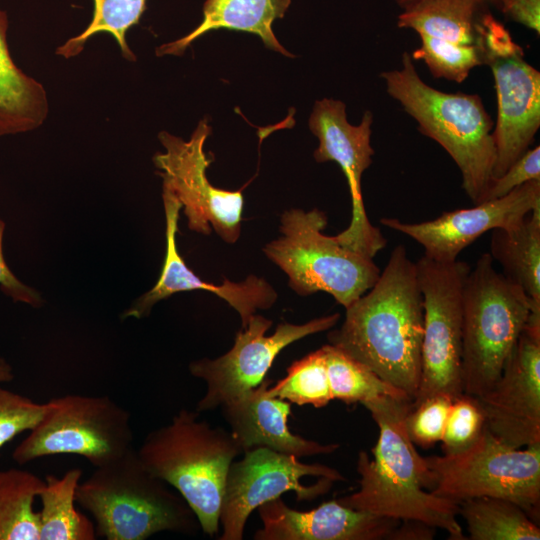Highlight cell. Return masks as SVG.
Instances as JSON below:
<instances>
[{
    "mask_svg": "<svg viewBox=\"0 0 540 540\" xmlns=\"http://www.w3.org/2000/svg\"><path fill=\"white\" fill-rule=\"evenodd\" d=\"M329 344L413 401L421 374L424 310L416 264L397 245L375 284L345 308Z\"/></svg>",
    "mask_w": 540,
    "mask_h": 540,
    "instance_id": "6da1fadb",
    "label": "cell"
},
{
    "mask_svg": "<svg viewBox=\"0 0 540 540\" xmlns=\"http://www.w3.org/2000/svg\"><path fill=\"white\" fill-rule=\"evenodd\" d=\"M411 403V399L392 396L363 403L379 428L374 460L364 451L359 453V490L337 501L399 521L422 522L445 530L449 539L465 540L457 520L459 504L431 492V473L406 432L404 421Z\"/></svg>",
    "mask_w": 540,
    "mask_h": 540,
    "instance_id": "7a4b0ae2",
    "label": "cell"
},
{
    "mask_svg": "<svg viewBox=\"0 0 540 540\" xmlns=\"http://www.w3.org/2000/svg\"><path fill=\"white\" fill-rule=\"evenodd\" d=\"M387 93L418 123V130L451 156L462 176V188L473 204L482 201L492 178L496 150L493 121L477 94L435 89L419 76L411 55L402 68L381 73Z\"/></svg>",
    "mask_w": 540,
    "mask_h": 540,
    "instance_id": "3957f363",
    "label": "cell"
},
{
    "mask_svg": "<svg viewBox=\"0 0 540 540\" xmlns=\"http://www.w3.org/2000/svg\"><path fill=\"white\" fill-rule=\"evenodd\" d=\"M137 452L148 471L182 496L203 532L215 536L228 469L243 453L232 433L181 409L149 432Z\"/></svg>",
    "mask_w": 540,
    "mask_h": 540,
    "instance_id": "277c9868",
    "label": "cell"
},
{
    "mask_svg": "<svg viewBox=\"0 0 540 540\" xmlns=\"http://www.w3.org/2000/svg\"><path fill=\"white\" fill-rule=\"evenodd\" d=\"M167 485L132 447L80 481L76 501L92 516L96 536L106 540H145L163 531L195 534V514Z\"/></svg>",
    "mask_w": 540,
    "mask_h": 540,
    "instance_id": "5b68a950",
    "label": "cell"
},
{
    "mask_svg": "<svg viewBox=\"0 0 540 540\" xmlns=\"http://www.w3.org/2000/svg\"><path fill=\"white\" fill-rule=\"evenodd\" d=\"M531 313L540 315L522 288L495 270L490 253H483L463 288V393L477 397L492 387Z\"/></svg>",
    "mask_w": 540,
    "mask_h": 540,
    "instance_id": "8992f818",
    "label": "cell"
},
{
    "mask_svg": "<svg viewBox=\"0 0 540 540\" xmlns=\"http://www.w3.org/2000/svg\"><path fill=\"white\" fill-rule=\"evenodd\" d=\"M327 223L326 213L317 208L285 211L282 236L263 251L288 276L298 295L326 292L346 308L375 284L381 271L373 259L323 234Z\"/></svg>",
    "mask_w": 540,
    "mask_h": 540,
    "instance_id": "52a82bcc",
    "label": "cell"
},
{
    "mask_svg": "<svg viewBox=\"0 0 540 540\" xmlns=\"http://www.w3.org/2000/svg\"><path fill=\"white\" fill-rule=\"evenodd\" d=\"M437 496L456 503L493 497L509 500L539 522L540 443L512 448L484 429L468 449L424 457Z\"/></svg>",
    "mask_w": 540,
    "mask_h": 540,
    "instance_id": "ba28073f",
    "label": "cell"
},
{
    "mask_svg": "<svg viewBox=\"0 0 540 540\" xmlns=\"http://www.w3.org/2000/svg\"><path fill=\"white\" fill-rule=\"evenodd\" d=\"M47 405L42 420L12 453L19 465L69 454L87 459L96 468L133 447L131 415L109 396L69 394L52 398Z\"/></svg>",
    "mask_w": 540,
    "mask_h": 540,
    "instance_id": "9c48e42d",
    "label": "cell"
},
{
    "mask_svg": "<svg viewBox=\"0 0 540 540\" xmlns=\"http://www.w3.org/2000/svg\"><path fill=\"white\" fill-rule=\"evenodd\" d=\"M416 269L424 325L420 381L412 404L444 394L454 399L462 386V296L470 271L466 262H439L423 255Z\"/></svg>",
    "mask_w": 540,
    "mask_h": 540,
    "instance_id": "30bf717a",
    "label": "cell"
},
{
    "mask_svg": "<svg viewBox=\"0 0 540 540\" xmlns=\"http://www.w3.org/2000/svg\"><path fill=\"white\" fill-rule=\"evenodd\" d=\"M243 453L228 469L219 515L220 540H241L251 512L285 492H295L298 501L312 500L328 492L333 482L346 481L336 469L303 463L267 447Z\"/></svg>",
    "mask_w": 540,
    "mask_h": 540,
    "instance_id": "8fae6325",
    "label": "cell"
},
{
    "mask_svg": "<svg viewBox=\"0 0 540 540\" xmlns=\"http://www.w3.org/2000/svg\"><path fill=\"white\" fill-rule=\"evenodd\" d=\"M211 131L203 118L189 140L160 132L165 151L156 153L153 162L163 190L181 203L190 230L208 235L212 227L222 240L235 243L241 233L244 199L241 190L216 188L207 178L214 157H208L204 145Z\"/></svg>",
    "mask_w": 540,
    "mask_h": 540,
    "instance_id": "7c38bea8",
    "label": "cell"
},
{
    "mask_svg": "<svg viewBox=\"0 0 540 540\" xmlns=\"http://www.w3.org/2000/svg\"><path fill=\"white\" fill-rule=\"evenodd\" d=\"M485 65L491 68L497 98L492 131L496 150L493 178L522 156L540 127V72L490 13L483 17ZM492 178V179H493Z\"/></svg>",
    "mask_w": 540,
    "mask_h": 540,
    "instance_id": "4fadbf2b",
    "label": "cell"
},
{
    "mask_svg": "<svg viewBox=\"0 0 540 540\" xmlns=\"http://www.w3.org/2000/svg\"><path fill=\"white\" fill-rule=\"evenodd\" d=\"M340 314L312 319L304 324L280 323L267 336L272 321L252 315L246 326L237 332L232 348L215 358H202L189 364V372L206 384V391L198 401L196 411L219 408L257 387L271 368L276 356L291 343L306 336L326 331L339 321Z\"/></svg>",
    "mask_w": 540,
    "mask_h": 540,
    "instance_id": "5bb4252c",
    "label": "cell"
},
{
    "mask_svg": "<svg viewBox=\"0 0 540 540\" xmlns=\"http://www.w3.org/2000/svg\"><path fill=\"white\" fill-rule=\"evenodd\" d=\"M372 123L373 115L366 111L360 124H350L345 104L328 98L315 102L309 118V128L319 141L314 151L315 160L318 163L336 162L347 180L351 196L350 224L335 238L346 248L371 259L387 244L383 234L367 216L361 188L362 175L371 165L374 155Z\"/></svg>",
    "mask_w": 540,
    "mask_h": 540,
    "instance_id": "9a60e30c",
    "label": "cell"
},
{
    "mask_svg": "<svg viewBox=\"0 0 540 540\" xmlns=\"http://www.w3.org/2000/svg\"><path fill=\"white\" fill-rule=\"evenodd\" d=\"M476 398L500 441L516 449L540 443V317L530 315L500 377Z\"/></svg>",
    "mask_w": 540,
    "mask_h": 540,
    "instance_id": "2e32d148",
    "label": "cell"
},
{
    "mask_svg": "<svg viewBox=\"0 0 540 540\" xmlns=\"http://www.w3.org/2000/svg\"><path fill=\"white\" fill-rule=\"evenodd\" d=\"M538 209L540 181L532 180L503 197L474 204L471 208L444 212L430 221L408 223L382 218L380 222L418 242L425 256L439 262H453L484 233L497 228H514Z\"/></svg>",
    "mask_w": 540,
    "mask_h": 540,
    "instance_id": "e0dca14e",
    "label": "cell"
},
{
    "mask_svg": "<svg viewBox=\"0 0 540 540\" xmlns=\"http://www.w3.org/2000/svg\"><path fill=\"white\" fill-rule=\"evenodd\" d=\"M162 198L166 218V254L161 274L156 284L123 312L122 319L146 317L159 301L178 292L192 290L209 291L225 300L239 314L242 328L257 310H266L275 304L278 295L274 288L265 279L255 275L241 282L224 278L221 285L206 282L197 276L177 250L176 233L182 205L166 191L162 192Z\"/></svg>",
    "mask_w": 540,
    "mask_h": 540,
    "instance_id": "ac0fdd59",
    "label": "cell"
},
{
    "mask_svg": "<svg viewBox=\"0 0 540 540\" xmlns=\"http://www.w3.org/2000/svg\"><path fill=\"white\" fill-rule=\"evenodd\" d=\"M258 513L262 528L255 540H392L401 522L346 507L337 499L298 511L279 497L260 505Z\"/></svg>",
    "mask_w": 540,
    "mask_h": 540,
    "instance_id": "d6986e66",
    "label": "cell"
},
{
    "mask_svg": "<svg viewBox=\"0 0 540 540\" xmlns=\"http://www.w3.org/2000/svg\"><path fill=\"white\" fill-rule=\"evenodd\" d=\"M271 380L223 403L221 414L230 432L245 452L263 446L298 458L330 454L338 444H321L292 433L288 427L290 402L267 394Z\"/></svg>",
    "mask_w": 540,
    "mask_h": 540,
    "instance_id": "ffe728a7",
    "label": "cell"
},
{
    "mask_svg": "<svg viewBox=\"0 0 540 540\" xmlns=\"http://www.w3.org/2000/svg\"><path fill=\"white\" fill-rule=\"evenodd\" d=\"M291 0H206L203 18L187 35L156 49L157 56L182 55L193 41L212 30L228 29L257 35L269 49L294 57L278 41L273 22L284 17Z\"/></svg>",
    "mask_w": 540,
    "mask_h": 540,
    "instance_id": "44dd1931",
    "label": "cell"
},
{
    "mask_svg": "<svg viewBox=\"0 0 540 540\" xmlns=\"http://www.w3.org/2000/svg\"><path fill=\"white\" fill-rule=\"evenodd\" d=\"M8 17L0 8V136L30 132L49 111L44 86L13 61L7 42Z\"/></svg>",
    "mask_w": 540,
    "mask_h": 540,
    "instance_id": "7402d4cb",
    "label": "cell"
},
{
    "mask_svg": "<svg viewBox=\"0 0 540 540\" xmlns=\"http://www.w3.org/2000/svg\"><path fill=\"white\" fill-rule=\"evenodd\" d=\"M482 0H412L402 6L399 28L460 45L483 44Z\"/></svg>",
    "mask_w": 540,
    "mask_h": 540,
    "instance_id": "603a6c76",
    "label": "cell"
},
{
    "mask_svg": "<svg viewBox=\"0 0 540 540\" xmlns=\"http://www.w3.org/2000/svg\"><path fill=\"white\" fill-rule=\"evenodd\" d=\"M490 255L540 312V209L514 228L492 230Z\"/></svg>",
    "mask_w": 540,
    "mask_h": 540,
    "instance_id": "cb8c5ba5",
    "label": "cell"
},
{
    "mask_svg": "<svg viewBox=\"0 0 540 540\" xmlns=\"http://www.w3.org/2000/svg\"><path fill=\"white\" fill-rule=\"evenodd\" d=\"M82 470L74 468L61 477L47 475L39 495V540H94L95 525L76 508V490Z\"/></svg>",
    "mask_w": 540,
    "mask_h": 540,
    "instance_id": "d4e9b609",
    "label": "cell"
},
{
    "mask_svg": "<svg viewBox=\"0 0 540 540\" xmlns=\"http://www.w3.org/2000/svg\"><path fill=\"white\" fill-rule=\"evenodd\" d=\"M458 514L471 540H539L540 528L517 504L501 498L461 501Z\"/></svg>",
    "mask_w": 540,
    "mask_h": 540,
    "instance_id": "484cf974",
    "label": "cell"
},
{
    "mask_svg": "<svg viewBox=\"0 0 540 540\" xmlns=\"http://www.w3.org/2000/svg\"><path fill=\"white\" fill-rule=\"evenodd\" d=\"M45 479L17 468L0 470V540H39L34 502Z\"/></svg>",
    "mask_w": 540,
    "mask_h": 540,
    "instance_id": "4316f807",
    "label": "cell"
},
{
    "mask_svg": "<svg viewBox=\"0 0 540 540\" xmlns=\"http://www.w3.org/2000/svg\"><path fill=\"white\" fill-rule=\"evenodd\" d=\"M323 348L332 399L347 404H363L380 396L410 399L406 393L390 385L337 347L326 344Z\"/></svg>",
    "mask_w": 540,
    "mask_h": 540,
    "instance_id": "83f0119b",
    "label": "cell"
},
{
    "mask_svg": "<svg viewBox=\"0 0 540 540\" xmlns=\"http://www.w3.org/2000/svg\"><path fill=\"white\" fill-rule=\"evenodd\" d=\"M93 3V15L85 30L59 46L56 54L65 59L75 57L92 36L105 32L115 39L126 60L135 61L136 56L128 46L126 35L132 26L139 23L147 0H93Z\"/></svg>",
    "mask_w": 540,
    "mask_h": 540,
    "instance_id": "f1b7e54d",
    "label": "cell"
},
{
    "mask_svg": "<svg viewBox=\"0 0 540 540\" xmlns=\"http://www.w3.org/2000/svg\"><path fill=\"white\" fill-rule=\"evenodd\" d=\"M267 394L298 405H313L322 408L332 399L323 346L294 361L288 368L286 376L274 386L268 388Z\"/></svg>",
    "mask_w": 540,
    "mask_h": 540,
    "instance_id": "f546056e",
    "label": "cell"
},
{
    "mask_svg": "<svg viewBox=\"0 0 540 540\" xmlns=\"http://www.w3.org/2000/svg\"><path fill=\"white\" fill-rule=\"evenodd\" d=\"M420 39L421 45L411 58L423 61L435 78L461 83L474 67L485 65L484 47L460 45L425 35H420Z\"/></svg>",
    "mask_w": 540,
    "mask_h": 540,
    "instance_id": "4dcf8cb0",
    "label": "cell"
},
{
    "mask_svg": "<svg viewBox=\"0 0 540 540\" xmlns=\"http://www.w3.org/2000/svg\"><path fill=\"white\" fill-rule=\"evenodd\" d=\"M485 417L476 397L462 393L451 402L442 442L444 454L462 452L480 437Z\"/></svg>",
    "mask_w": 540,
    "mask_h": 540,
    "instance_id": "1f68e13d",
    "label": "cell"
},
{
    "mask_svg": "<svg viewBox=\"0 0 540 540\" xmlns=\"http://www.w3.org/2000/svg\"><path fill=\"white\" fill-rule=\"evenodd\" d=\"M452 398L444 394L432 395L413 405L405 416V429L411 441L429 448L441 441Z\"/></svg>",
    "mask_w": 540,
    "mask_h": 540,
    "instance_id": "d6a6232c",
    "label": "cell"
},
{
    "mask_svg": "<svg viewBox=\"0 0 540 540\" xmlns=\"http://www.w3.org/2000/svg\"><path fill=\"white\" fill-rule=\"evenodd\" d=\"M0 383V450L19 434L31 431L44 417L48 405L15 393Z\"/></svg>",
    "mask_w": 540,
    "mask_h": 540,
    "instance_id": "836d02e7",
    "label": "cell"
},
{
    "mask_svg": "<svg viewBox=\"0 0 540 540\" xmlns=\"http://www.w3.org/2000/svg\"><path fill=\"white\" fill-rule=\"evenodd\" d=\"M532 180L540 181V147L528 149L500 176L491 180L482 201L503 197Z\"/></svg>",
    "mask_w": 540,
    "mask_h": 540,
    "instance_id": "e575fe53",
    "label": "cell"
},
{
    "mask_svg": "<svg viewBox=\"0 0 540 540\" xmlns=\"http://www.w3.org/2000/svg\"><path fill=\"white\" fill-rule=\"evenodd\" d=\"M5 223L0 219V286L4 294L11 297L14 302H23L33 307H40L43 304V300L40 294L33 288L23 284L16 276L11 272L7 266L3 250L2 240L4 233Z\"/></svg>",
    "mask_w": 540,
    "mask_h": 540,
    "instance_id": "d590c367",
    "label": "cell"
},
{
    "mask_svg": "<svg viewBox=\"0 0 540 540\" xmlns=\"http://www.w3.org/2000/svg\"><path fill=\"white\" fill-rule=\"evenodd\" d=\"M498 9L540 35V0H499Z\"/></svg>",
    "mask_w": 540,
    "mask_h": 540,
    "instance_id": "8d00e7d4",
    "label": "cell"
},
{
    "mask_svg": "<svg viewBox=\"0 0 540 540\" xmlns=\"http://www.w3.org/2000/svg\"><path fill=\"white\" fill-rule=\"evenodd\" d=\"M435 528L418 521H401L395 529L392 540H431Z\"/></svg>",
    "mask_w": 540,
    "mask_h": 540,
    "instance_id": "74e56055",
    "label": "cell"
},
{
    "mask_svg": "<svg viewBox=\"0 0 540 540\" xmlns=\"http://www.w3.org/2000/svg\"><path fill=\"white\" fill-rule=\"evenodd\" d=\"M14 379L12 366L0 356V383H7Z\"/></svg>",
    "mask_w": 540,
    "mask_h": 540,
    "instance_id": "f35d334b",
    "label": "cell"
},
{
    "mask_svg": "<svg viewBox=\"0 0 540 540\" xmlns=\"http://www.w3.org/2000/svg\"><path fill=\"white\" fill-rule=\"evenodd\" d=\"M395 1L397 2V4L399 6L402 7L403 5H405L406 3H408V2H410L412 0H395ZM482 1H484L486 4H491V5L495 6L496 8L499 7V0H482Z\"/></svg>",
    "mask_w": 540,
    "mask_h": 540,
    "instance_id": "ab89813d",
    "label": "cell"
}]
</instances>
